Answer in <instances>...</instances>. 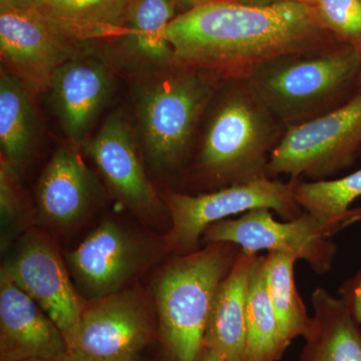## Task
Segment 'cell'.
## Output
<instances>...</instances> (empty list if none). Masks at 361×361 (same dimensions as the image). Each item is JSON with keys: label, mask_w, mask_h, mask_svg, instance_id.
<instances>
[{"label": "cell", "mask_w": 361, "mask_h": 361, "mask_svg": "<svg viewBox=\"0 0 361 361\" xmlns=\"http://www.w3.org/2000/svg\"><path fill=\"white\" fill-rule=\"evenodd\" d=\"M177 1L179 4L180 8L182 9V13H185V11H190L194 7L201 6L208 0H177Z\"/></svg>", "instance_id": "30"}, {"label": "cell", "mask_w": 361, "mask_h": 361, "mask_svg": "<svg viewBox=\"0 0 361 361\" xmlns=\"http://www.w3.org/2000/svg\"><path fill=\"white\" fill-rule=\"evenodd\" d=\"M68 353L63 331L51 316L0 273V361L61 358Z\"/></svg>", "instance_id": "13"}, {"label": "cell", "mask_w": 361, "mask_h": 361, "mask_svg": "<svg viewBox=\"0 0 361 361\" xmlns=\"http://www.w3.org/2000/svg\"><path fill=\"white\" fill-rule=\"evenodd\" d=\"M293 186V180L264 177L205 193L170 192L164 198L171 219L164 237L166 248L177 255L196 251L210 226L255 209H269L286 221L295 219L304 211L294 198Z\"/></svg>", "instance_id": "6"}, {"label": "cell", "mask_w": 361, "mask_h": 361, "mask_svg": "<svg viewBox=\"0 0 361 361\" xmlns=\"http://www.w3.org/2000/svg\"><path fill=\"white\" fill-rule=\"evenodd\" d=\"M360 159H361V152H360Z\"/></svg>", "instance_id": "33"}, {"label": "cell", "mask_w": 361, "mask_h": 361, "mask_svg": "<svg viewBox=\"0 0 361 361\" xmlns=\"http://www.w3.org/2000/svg\"><path fill=\"white\" fill-rule=\"evenodd\" d=\"M334 234L305 211L295 219L280 222L269 209L259 208L210 226L202 243L227 242L254 253L287 254L306 261L317 274H326L336 256V245L329 240Z\"/></svg>", "instance_id": "10"}, {"label": "cell", "mask_w": 361, "mask_h": 361, "mask_svg": "<svg viewBox=\"0 0 361 361\" xmlns=\"http://www.w3.org/2000/svg\"><path fill=\"white\" fill-rule=\"evenodd\" d=\"M132 0H37L35 8L73 42L106 39L125 30Z\"/></svg>", "instance_id": "19"}, {"label": "cell", "mask_w": 361, "mask_h": 361, "mask_svg": "<svg viewBox=\"0 0 361 361\" xmlns=\"http://www.w3.org/2000/svg\"><path fill=\"white\" fill-rule=\"evenodd\" d=\"M155 334L148 301L127 288L85 304L66 356L71 361L135 360Z\"/></svg>", "instance_id": "9"}, {"label": "cell", "mask_w": 361, "mask_h": 361, "mask_svg": "<svg viewBox=\"0 0 361 361\" xmlns=\"http://www.w3.org/2000/svg\"><path fill=\"white\" fill-rule=\"evenodd\" d=\"M360 75V49L334 42L271 59L248 80L287 129L348 103L361 90Z\"/></svg>", "instance_id": "3"}, {"label": "cell", "mask_w": 361, "mask_h": 361, "mask_svg": "<svg viewBox=\"0 0 361 361\" xmlns=\"http://www.w3.org/2000/svg\"><path fill=\"white\" fill-rule=\"evenodd\" d=\"M293 180L298 205L334 234L361 220V208L350 209L361 197V169L339 179Z\"/></svg>", "instance_id": "21"}, {"label": "cell", "mask_w": 361, "mask_h": 361, "mask_svg": "<svg viewBox=\"0 0 361 361\" xmlns=\"http://www.w3.org/2000/svg\"><path fill=\"white\" fill-rule=\"evenodd\" d=\"M166 252L165 239L156 241L109 219L65 259L75 288L89 303L127 289Z\"/></svg>", "instance_id": "8"}, {"label": "cell", "mask_w": 361, "mask_h": 361, "mask_svg": "<svg viewBox=\"0 0 361 361\" xmlns=\"http://www.w3.org/2000/svg\"><path fill=\"white\" fill-rule=\"evenodd\" d=\"M338 295L361 329V268L341 284Z\"/></svg>", "instance_id": "27"}, {"label": "cell", "mask_w": 361, "mask_h": 361, "mask_svg": "<svg viewBox=\"0 0 361 361\" xmlns=\"http://www.w3.org/2000/svg\"><path fill=\"white\" fill-rule=\"evenodd\" d=\"M273 310L266 282V255L258 254L247 291L244 361H278L290 345Z\"/></svg>", "instance_id": "20"}, {"label": "cell", "mask_w": 361, "mask_h": 361, "mask_svg": "<svg viewBox=\"0 0 361 361\" xmlns=\"http://www.w3.org/2000/svg\"><path fill=\"white\" fill-rule=\"evenodd\" d=\"M49 87L66 134L80 144L110 97L108 68L99 59L78 56L56 70Z\"/></svg>", "instance_id": "16"}, {"label": "cell", "mask_w": 361, "mask_h": 361, "mask_svg": "<svg viewBox=\"0 0 361 361\" xmlns=\"http://www.w3.org/2000/svg\"><path fill=\"white\" fill-rule=\"evenodd\" d=\"M310 6L323 28L361 51V0H312Z\"/></svg>", "instance_id": "26"}, {"label": "cell", "mask_w": 361, "mask_h": 361, "mask_svg": "<svg viewBox=\"0 0 361 361\" xmlns=\"http://www.w3.org/2000/svg\"><path fill=\"white\" fill-rule=\"evenodd\" d=\"M361 152V90L326 115L287 128L271 156L270 179H329L351 167Z\"/></svg>", "instance_id": "7"}, {"label": "cell", "mask_w": 361, "mask_h": 361, "mask_svg": "<svg viewBox=\"0 0 361 361\" xmlns=\"http://www.w3.org/2000/svg\"><path fill=\"white\" fill-rule=\"evenodd\" d=\"M177 0H132L125 30L130 44L142 58L161 65H174V51L167 39L168 26L177 18Z\"/></svg>", "instance_id": "22"}, {"label": "cell", "mask_w": 361, "mask_h": 361, "mask_svg": "<svg viewBox=\"0 0 361 361\" xmlns=\"http://www.w3.org/2000/svg\"><path fill=\"white\" fill-rule=\"evenodd\" d=\"M1 58L27 87L49 89L56 70L77 58V42L35 7H0Z\"/></svg>", "instance_id": "12"}, {"label": "cell", "mask_w": 361, "mask_h": 361, "mask_svg": "<svg viewBox=\"0 0 361 361\" xmlns=\"http://www.w3.org/2000/svg\"><path fill=\"white\" fill-rule=\"evenodd\" d=\"M133 361H137V360H133Z\"/></svg>", "instance_id": "35"}, {"label": "cell", "mask_w": 361, "mask_h": 361, "mask_svg": "<svg viewBox=\"0 0 361 361\" xmlns=\"http://www.w3.org/2000/svg\"><path fill=\"white\" fill-rule=\"evenodd\" d=\"M259 253L240 249L214 298L204 336V348L226 361L245 360L247 291Z\"/></svg>", "instance_id": "17"}, {"label": "cell", "mask_w": 361, "mask_h": 361, "mask_svg": "<svg viewBox=\"0 0 361 361\" xmlns=\"http://www.w3.org/2000/svg\"><path fill=\"white\" fill-rule=\"evenodd\" d=\"M0 216H1V247L7 246L16 237L30 230L35 214L26 208L16 167L2 159L0 169Z\"/></svg>", "instance_id": "25"}, {"label": "cell", "mask_w": 361, "mask_h": 361, "mask_svg": "<svg viewBox=\"0 0 361 361\" xmlns=\"http://www.w3.org/2000/svg\"><path fill=\"white\" fill-rule=\"evenodd\" d=\"M26 361H71L68 360L66 356H63V357L61 358H49V360H26Z\"/></svg>", "instance_id": "32"}, {"label": "cell", "mask_w": 361, "mask_h": 361, "mask_svg": "<svg viewBox=\"0 0 361 361\" xmlns=\"http://www.w3.org/2000/svg\"><path fill=\"white\" fill-rule=\"evenodd\" d=\"M37 0H0V7H14V8H25L35 7Z\"/></svg>", "instance_id": "29"}, {"label": "cell", "mask_w": 361, "mask_h": 361, "mask_svg": "<svg viewBox=\"0 0 361 361\" xmlns=\"http://www.w3.org/2000/svg\"><path fill=\"white\" fill-rule=\"evenodd\" d=\"M360 84H361V75H360Z\"/></svg>", "instance_id": "34"}, {"label": "cell", "mask_w": 361, "mask_h": 361, "mask_svg": "<svg viewBox=\"0 0 361 361\" xmlns=\"http://www.w3.org/2000/svg\"><path fill=\"white\" fill-rule=\"evenodd\" d=\"M1 268L51 316L68 343L87 302L75 288L54 240L44 233L28 230Z\"/></svg>", "instance_id": "11"}, {"label": "cell", "mask_w": 361, "mask_h": 361, "mask_svg": "<svg viewBox=\"0 0 361 361\" xmlns=\"http://www.w3.org/2000/svg\"><path fill=\"white\" fill-rule=\"evenodd\" d=\"M166 35L175 63L211 71L222 80L248 78L282 54L338 42L304 2L253 6L208 0L180 13Z\"/></svg>", "instance_id": "1"}, {"label": "cell", "mask_w": 361, "mask_h": 361, "mask_svg": "<svg viewBox=\"0 0 361 361\" xmlns=\"http://www.w3.org/2000/svg\"><path fill=\"white\" fill-rule=\"evenodd\" d=\"M200 128L189 180L208 192L267 177L271 156L286 130L248 78L222 80Z\"/></svg>", "instance_id": "2"}, {"label": "cell", "mask_w": 361, "mask_h": 361, "mask_svg": "<svg viewBox=\"0 0 361 361\" xmlns=\"http://www.w3.org/2000/svg\"><path fill=\"white\" fill-rule=\"evenodd\" d=\"M311 302L312 329L300 361H361V329L343 301L319 287Z\"/></svg>", "instance_id": "18"}, {"label": "cell", "mask_w": 361, "mask_h": 361, "mask_svg": "<svg viewBox=\"0 0 361 361\" xmlns=\"http://www.w3.org/2000/svg\"><path fill=\"white\" fill-rule=\"evenodd\" d=\"M231 1L245 4V6H266L279 4V2H304V4H310L312 0H231Z\"/></svg>", "instance_id": "28"}, {"label": "cell", "mask_w": 361, "mask_h": 361, "mask_svg": "<svg viewBox=\"0 0 361 361\" xmlns=\"http://www.w3.org/2000/svg\"><path fill=\"white\" fill-rule=\"evenodd\" d=\"M222 80L211 71L174 63L140 92V130L159 170H179L189 161L202 121Z\"/></svg>", "instance_id": "5"}, {"label": "cell", "mask_w": 361, "mask_h": 361, "mask_svg": "<svg viewBox=\"0 0 361 361\" xmlns=\"http://www.w3.org/2000/svg\"><path fill=\"white\" fill-rule=\"evenodd\" d=\"M89 153L111 190L134 212L155 217L161 202L139 158L132 133L121 114L106 118Z\"/></svg>", "instance_id": "14"}, {"label": "cell", "mask_w": 361, "mask_h": 361, "mask_svg": "<svg viewBox=\"0 0 361 361\" xmlns=\"http://www.w3.org/2000/svg\"><path fill=\"white\" fill-rule=\"evenodd\" d=\"M27 85L13 73L0 78V144L4 160L18 167L32 149L35 115Z\"/></svg>", "instance_id": "23"}, {"label": "cell", "mask_w": 361, "mask_h": 361, "mask_svg": "<svg viewBox=\"0 0 361 361\" xmlns=\"http://www.w3.org/2000/svg\"><path fill=\"white\" fill-rule=\"evenodd\" d=\"M198 361H226L224 358L221 357L219 355L210 350V349L204 348L202 355Z\"/></svg>", "instance_id": "31"}, {"label": "cell", "mask_w": 361, "mask_h": 361, "mask_svg": "<svg viewBox=\"0 0 361 361\" xmlns=\"http://www.w3.org/2000/svg\"><path fill=\"white\" fill-rule=\"evenodd\" d=\"M297 259L287 254H266V282L273 310L287 341L304 339L312 329V317L297 291L294 266Z\"/></svg>", "instance_id": "24"}, {"label": "cell", "mask_w": 361, "mask_h": 361, "mask_svg": "<svg viewBox=\"0 0 361 361\" xmlns=\"http://www.w3.org/2000/svg\"><path fill=\"white\" fill-rule=\"evenodd\" d=\"M97 183L75 149L61 148L40 176L35 194V221L49 229L66 230L89 215Z\"/></svg>", "instance_id": "15"}, {"label": "cell", "mask_w": 361, "mask_h": 361, "mask_svg": "<svg viewBox=\"0 0 361 361\" xmlns=\"http://www.w3.org/2000/svg\"><path fill=\"white\" fill-rule=\"evenodd\" d=\"M240 248L220 242L178 255L155 284L159 334L170 361H198L216 292Z\"/></svg>", "instance_id": "4"}]
</instances>
